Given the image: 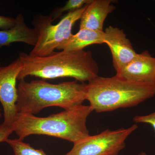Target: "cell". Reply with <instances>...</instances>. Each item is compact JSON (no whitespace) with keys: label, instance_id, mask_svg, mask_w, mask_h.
Wrapping results in <instances>:
<instances>
[{"label":"cell","instance_id":"e0dca14e","mask_svg":"<svg viewBox=\"0 0 155 155\" xmlns=\"http://www.w3.org/2000/svg\"><path fill=\"white\" fill-rule=\"evenodd\" d=\"M14 132L11 126L7 125L3 122L0 125V143L6 142L9 136Z\"/></svg>","mask_w":155,"mask_h":155},{"label":"cell","instance_id":"3957f363","mask_svg":"<svg viewBox=\"0 0 155 155\" xmlns=\"http://www.w3.org/2000/svg\"><path fill=\"white\" fill-rule=\"evenodd\" d=\"M87 84L67 81L54 84L45 80L19 81L17 87V113L35 115L45 108L58 107L65 110L82 105Z\"/></svg>","mask_w":155,"mask_h":155},{"label":"cell","instance_id":"7c38bea8","mask_svg":"<svg viewBox=\"0 0 155 155\" xmlns=\"http://www.w3.org/2000/svg\"><path fill=\"white\" fill-rule=\"evenodd\" d=\"M104 31H99L81 28L72 35L69 40L58 48V50L68 51L84 50L90 45L104 44Z\"/></svg>","mask_w":155,"mask_h":155},{"label":"cell","instance_id":"2e32d148","mask_svg":"<svg viewBox=\"0 0 155 155\" xmlns=\"http://www.w3.org/2000/svg\"><path fill=\"white\" fill-rule=\"evenodd\" d=\"M16 24L15 18L0 16V29L6 30L14 27Z\"/></svg>","mask_w":155,"mask_h":155},{"label":"cell","instance_id":"8fae6325","mask_svg":"<svg viewBox=\"0 0 155 155\" xmlns=\"http://www.w3.org/2000/svg\"><path fill=\"white\" fill-rule=\"evenodd\" d=\"M15 19L16 24L14 27L0 30V49L4 46H10L15 42L24 43L35 46L38 38L36 29L27 26L22 14H18Z\"/></svg>","mask_w":155,"mask_h":155},{"label":"cell","instance_id":"5bb4252c","mask_svg":"<svg viewBox=\"0 0 155 155\" xmlns=\"http://www.w3.org/2000/svg\"><path fill=\"white\" fill-rule=\"evenodd\" d=\"M91 0H69L66 5L62 8L54 9L51 14L53 22L61 17L62 14L65 11H76L83 8L84 6L91 2Z\"/></svg>","mask_w":155,"mask_h":155},{"label":"cell","instance_id":"6da1fadb","mask_svg":"<svg viewBox=\"0 0 155 155\" xmlns=\"http://www.w3.org/2000/svg\"><path fill=\"white\" fill-rule=\"evenodd\" d=\"M19 58L23 64L19 81L31 76L44 79L72 78L84 83L98 76V66L89 51H62L43 57L20 53Z\"/></svg>","mask_w":155,"mask_h":155},{"label":"cell","instance_id":"52a82bcc","mask_svg":"<svg viewBox=\"0 0 155 155\" xmlns=\"http://www.w3.org/2000/svg\"><path fill=\"white\" fill-rule=\"evenodd\" d=\"M23 64L19 58L5 67L0 62V102L4 110V123L11 126L17 114V81Z\"/></svg>","mask_w":155,"mask_h":155},{"label":"cell","instance_id":"d6986e66","mask_svg":"<svg viewBox=\"0 0 155 155\" xmlns=\"http://www.w3.org/2000/svg\"><path fill=\"white\" fill-rule=\"evenodd\" d=\"M2 111H1V110L0 109V118L2 117Z\"/></svg>","mask_w":155,"mask_h":155},{"label":"cell","instance_id":"7a4b0ae2","mask_svg":"<svg viewBox=\"0 0 155 155\" xmlns=\"http://www.w3.org/2000/svg\"><path fill=\"white\" fill-rule=\"evenodd\" d=\"M93 111L89 105H82L47 117L18 113L11 126L22 140L33 134L45 135L74 144L90 135L86 122Z\"/></svg>","mask_w":155,"mask_h":155},{"label":"cell","instance_id":"30bf717a","mask_svg":"<svg viewBox=\"0 0 155 155\" xmlns=\"http://www.w3.org/2000/svg\"><path fill=\"white\" fill-rule=\"evenodd\" d=\"M112 0H91L80 19V28L104 31L105 20L116 9Z\"/></svg>","mask_w":155,"mask_h":155},{"label":"cell","instance_id":"8992f818","mask_svg":"<svg viewBox=\"0 0 155 155\" xmlns=\"http://www.w3.org/2000/svg\"><path fill=\"white\" fill-rule=\"evenodd\" d=\"M138 127L134 124L127 128L106 129L96 135H90L73 144L64 155H118L125 147L127 137Z\"/></svg>","mask_w":155,"mask_h":155},{"label":"cell","instance_id":"9c48e42d","mask_svg":"<svg viewBox=\"0 0 155 155\" xmlns=\"http://www.w3.org/2000/svg\"><path fill=\"white\" fill-rule=\"evenodd\" d=\"M116 76L124 80L140 83H155V58L145 51L124 68Z\"/></svg>","mask_w":155,"mask_h":155},{"label":"cell","instance_id":"ba28073f","mask_svg":"<svg viewBox=\"0 0 155 155\" xmlns=\"http://www.w3.org/2000/svg\"><path fill=\"white\" fill-rule=\"evenodd\" d=\"M104 44L110 50L113 65L119 72L134 60L137 56L132 44L122 29L109 26L104 31Z\"/></svg>","mask_w":155,"mask_h":155},{"label":"cell","instance_id":"5b68a950","mask_svg":"<svg viewBox=\"0 0 155 155\" xmlns=\"http://www.w3.org/2000/svg\"><path fill=\"white\" fill-rule=\"evenodd\" d=\"M86 5L78 10L68 12L60 22L53 25L51 15H38L34 17L32 24L38 34L36 45L29 53L35 57H46L54 52L72 36V29L75 22L80 19Z\"/></svg>","mask_w":155,"mask_h":155},{"label":"cell","instance_id":"ac0fdd59","mask_svg":"<svg viewBox=\"0 0 155 155\" xmlns=\"http://www.w3.org/2000/svg\"><path fill=\"white\" fill-rule=\"evenodd\" d=\"M147 155L146 153H145V152H141L138 155Z\"/></svg>","mask_w":155,"mask_h":155},{"label":"cell","instance_id":"277c9868","mask_svg":"<svg viewBox=\"0 0 155 155\" xmlns=\"http://www.w3.org/2000/svg\"><path fill=\"white\" fill-rule=\"evenodd\" d=\"M155 96V83L130 82L115 76H98L87 84L86 100L93 111L134 107Z\"/></svg>","mask_w":155,"mask_h":155},{"label":"cell","instance_id":"9a60e30c","mask_svg":"<svg viewBox=\"0 0 155 155\" xmlns=\"http://www.w3.org/2000/svg\"><path fill=\"white\" fill-rule=\"evenodd\" d=\"M133 120L136 123L149 124L155 131V111L148 115L136 116L134 117Z\"/></svg>","mask_w":155,"mask_h":155},{"label":"cell","instance_id":"4fadbf2b","mask_svg":"<svg viewBox=\"0 0 155 155\" xmlns=\"http://www.w3.org/2000/svg\"><path fill=\"white\" fill-rule=\"evenodd\" d=\"M14 151V155H47L42 149H35L19 139H8L6 141Z\"/></svg>","mask_w":155,"mask_h":155}]
</instances>
